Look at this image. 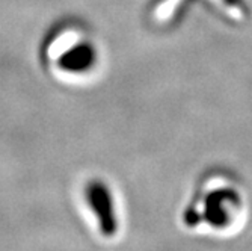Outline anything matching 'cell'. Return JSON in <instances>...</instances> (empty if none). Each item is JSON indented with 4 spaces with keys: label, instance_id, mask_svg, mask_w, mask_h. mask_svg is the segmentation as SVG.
<instances>
[{
    "label": "cell",
    "instance_id": "cell-1",
    "mask_svg": "<svg viewBox=\"0 0 252 251\" xmlns=\"http://www.w3.org/2000/svg\"><path fill=\"white\" fill-rule=\"evenodd\" d=\"M86 198L94 212L103 236H113L118 230V218L110 189L100 180H93L86 186Z\"/></svg>",
    "mask_w": 252,
    "mask_h": 251
},
{
    "label": "cell",
    "instance_id": "cell-2",
    "mask_svg": "<svg viewBox=\"0 0 252 251\" xmlns=\"http://www.w3.org/2000/svg\"><path fill=\"white\" fill-rule=\"evenodd\" d=\"M97 62V50L91 42H79L58 59V65L66 73H85Z\"/></svg>",
    "mask_w": 252,
    "mask_h": 251
}]
</instances>
